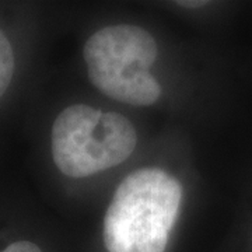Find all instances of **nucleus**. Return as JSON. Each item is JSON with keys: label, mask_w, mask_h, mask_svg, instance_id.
Returning <instances> with one entry per match:
<instances>
[{"label": "nucleus", "mask_w": 252, "mask_h": 252, "mask_svg": "<svg viewBox=\"0 0 252 252\" xmlns=\"http://www.w3.org/2000/svg\"><path fill=\"white\" fill-rule=\"evenodd\" d=\"M181 200V184L161 168L146 167L129 174L105 213V252L167 251Z\"/></svg>", "instance_id": "f257e3e1"}, {"label": "nucleus", "mask_w": 252, "mask_h": 252, "mask_svg": "<svg viewBox=\"0 0 252 252\" xmlns=\"http://www.w3.org/2000/svg\"><path fill=\"white\" fill-rule=\"evenodd\" d=\"M136 144L135 126L125 115L84 104L63 109L51 132L54 162L70 178H86L117 167L129 158Z\"/></svg>", "instance_id": "f03ea898"}, {"label": "nucleus", "mask_w": 252, "mask_h": 252, "mask_svg": "<svg viewBox=\"0 0 252 252\" xmlns=\"http://www.w3.org/2000/svg\"><path fill=\"white\" fill-rule=\"evenodd\" d=\"M158 48L146 30L136 26H109L87 39L83 49L89 79L109 98L149 107L161 97V87L149 69Z\"/></svg>", "instance_id": "7ed1b4c3"}, {"label": "nucleus", "mask_w": 252, "mask_h": 252, "mask_svg": "<svg viewBox=\"0 0 252 252\" xmlns=\"http://www.w3.org/2000/svg\"><path fill=\"white\" fill-rule=\"evenodd\" d=\"M16 59L9 38L0 30V98L9 89L14 76Z\"/></svg>", "instance_id": "20e7f679"}, {"label": "nucleus", "mask_w": 252, "mask_h": 252, "mask_svg": "<svg viewBox=\"0 0 252 252\" xmlns=\"http://www.w3.org/2000/svg\"><path fill=\"white\" fill-rule=\"evenodd\" d=\"M0 252H44V250L34 241L17 240V241L10 243L3 250H0Z\"/></svg>", "instance_id": "39448f33"}, {"label": "nucleus", "mask_w": 252, "mask_h": 252, "mask_svg": "<svg viewBox=\"0 0 252 252\" xmlns=\"http://www.w3.org/2000/svg\"><path fill=\"white\" fill-rule=\"evenodd\" d=\"M175 4L178 6H182V7H187V9H198V7H202L207 4V1H175Z\"/></svg>", "instance_id": "423d86ee"}]
</instances>
